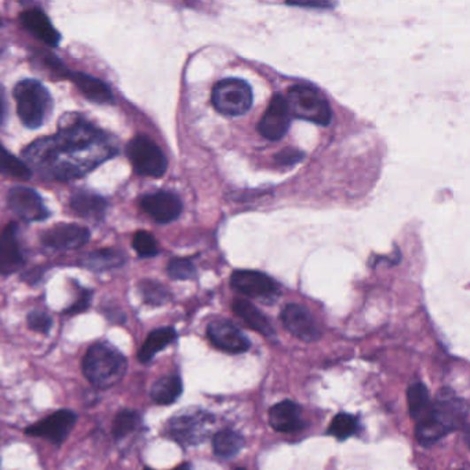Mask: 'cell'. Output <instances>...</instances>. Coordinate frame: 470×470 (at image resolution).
<instances>
[{
  "instance_id": "cell-1",
  "label": "cell",
  "mask_w": 470,
  "mask_h": 470,
  "mask_svg": "<svg viewBox=\"0 0 470 470\" xmlns=\"http://www.w3.org/2000/svg\"><path fill=\"white\" fill-rule=\"evenodd\" d=\"M42 178L69 181L81 178L118 155V148L104 131L78 113H66L58 131L39 138L22 152Z\"/></svg>"
},
{
  "instance_id": "cell-2",
  "label": "cell",
  "mask_w": 470,
  "mask_h": 470,
  "mask_svg": "<svg viewBox=\"0 0 470 470\" xmlns=\"http://www.w3.org/2000/svg\"><path fill=\"white\" fill-rule=\"evenodd\" d=\"M126 370L127 358L110 343H94L83 358L84 375L101 389L115 387L125 377Z\"/></svg>"
},
{
  "instance_id": "cell-3",
  "label": "cell",
  "mask_w": 470,
  "mask_h": 470,
  "mask_svg": "<svg viewBox=\"0 0 470 470\" xmlns=\"http://www.w3.org/2000/svg\"><path fill=\"white\" fill-rule=\"evenodd\" d=\"M17 112L26 127H41L53 110V98L41 81L27 79L17 83L14 89Z\"/></svg>"
},
{
  "instance_id": "cell-4",
  "label": "cell",
  "mask_w": 470,
  "mask_h": 470,
  "mask_svg": "<svg viewBox=\"0 0 470 470\" xmlns=\"http://www.w3.org/2000/svg\"><path fill=\"white\" fill-rule=\"evenodd\" d=\"M287 105L293 116L319 126H328L333 118L327 100L316 89L297 84L287 94Z\"/></svg>"
},
{
  "instance_id": "cell-5",
  "label": "cell",
  "mask_w": 470,
  "mask_h": 470,
  "mask_svg": "<svg viewBox=\"0 0 470 470\" xmlns=\"http://www.w3.org/2000/svg\"><path fill=\"white\" fill-rule=\"evenodd\" d=\"M212 105L225 116L244 115L252 105V90L242 79H222L212 89Z\"/></svg>"
},
{
  "instance_id": "cell-6",
  "label": "cell",
  "mask_w": 470,
  "mask_h": 470,
  "mask_svg": "<svg viewBox=\"0 0 470 470\" xmlns=\"http://www.w3.org/2000/svg\"><path fill=\"white\" fill-rule=\"evenodd\" d=\"M214 422L209 412H182L168 420L166 433L178 444L197 445L209 437Z\"/></svg>"
},
{
  "instance_id": "cell-7",
  "label": "cell",
  "mask_w": 470,
  "mask_h": 470,
  "mask_svg": "<svg viewBox=\"0 0 470 470\" xmlns=\"http://www.w3.org/2000/svg\"><path fill=\"white\" fill-rule=\"evenodd\" d=\"M135 173L145 177L160 178L167 172V159L158 145L147 135H137L126 148Z\"/></svg>"
},
{
  "instance_id": "cell-8",
  "label": "cell",
  "mask_w": 470,
  "mask_h": 470,
  "mask_svg": "<svg viewBox=\"0 0 470 470\" xmlns=\"http://www.w3.org/2000/svg\"><path fill=\"white\" fill-rule=\"evenodd\" d=\"M232 287L242 296L272 303L281 294L279 284L268 274L257 271H236L232 274Z\"/></svg>"
},
{
  "instance_id": "cell-9",
  "label": "cell",
  "mask_w": 470,
  "mask_h": 470,
  "mask_svg": "<svg viewBox=\"0 0 470 470\" xmlns=\"http://www.w3.org/2000/svg\"><path fill=\"white\" fill-rule=\"evenodd\" d=\"M75 412L69 410H59L53 412L44 420H39L36 424L27 428L26 433L32 437H43L53 443L54 445H61L68 439L69 433L72 432L76 424Z\"/></svg>"
},
{
  "instance_id": "cell-10",
  "label": "cell",
  "mask_w": 470,
  "mask_h": 470,
  "mask_svg": "<svg viewBox=\"0 0 470 470\" xmlns=\"http://www.w3.org/2000/svg\"><path fill=\"white\" fill-rule=\"evenodd\" d=\"M9 207L19 220L26 222H41L49 219V210L38 192L31 188L14 187L7 196Z\"/></svg>"
},
{
  "instance_id": "cell-11",
  "label": "cell",
  "mask_w": 470,
  "mask_h": 470,
  "mask_svg": "<svg viewBox=\"0 0 470 470\" xmlns=\"http://www.w3.org/2000/svg\"><path fill=\"white\" fill-rule=\"evenodd\" d=\"M290 125L291 113L286 98L281 94H274L264 116L259 120V135L266 140H281L290 128Z\"/></svg>"
},
{
  "instance_id": "cell-12",
  "label": "cell",
  "mask_w": 470,
  "mask_h": 470,
  "mask_svg": "<svg viewBox=\"0 0 470 470\" xmlns=\"http://www.w3.org/2000/svg\"><path fill=\"white\" fill-rule=\"evenodd\" d=\"M281 319L284 327L304 343H316L320 338L321 333L315 318L303 305L289 304L281 311Z\"/></svg>"
},
{
  "instance_id": "cell-13",
  "label": "cell",
  "mask_w": 470,
  "mask_h": 470,
  "mask_svg": "<svg viewBox=\"0 0 470 470\" xmlns=\"http://www.w3.org/2000/svg\"><path fill=\"white\" fill-rule=\"evenodd\" d=\"M90 240L88 227L76 224H57L42 235V243L61 251H71L83 247Z\"/></svg>"
},
{
  "instance_id": "cell-14",
  "label": "cell",
  "mask_w": 470,
  "mask_h": 470,
  "mask_svg": "<svg viewBox=\"0 0 470 470\" xmlns=\"http://www.w3.org/2000/svg\"><path fill=\"white\" fill-rule=\"evenodd\" d=\"M207 335L220 351L231 355L247 352L251 348L249 338L229 320H215L210 323Z\"/></svg>"
},
{
  "instance_id": "cell-15",
  "label": "cell",
  "mask_w": 470,
  "mask_h": 470,
  "mask_svg": "<svg viewBox=\"0 0 470 470\" xmlns=\"http://www.w3.org/2000/svg\"><path fill=\"white\" fill-rule=\"evenodd\" d=\"M432 417L436 418L450 433L462 424L466 425L467 405L458 399L451 389H442L436 402L432 403Z\"/></svg>"
},
{
  "instance_id": "cell-16",
  "label": "cell",
  "mask_w": 470,
  "mask_h": 470,
  "mask_svg": "<svg viewBox=\"0 0 470 470\" xmlns=\"http://www.w3.org/2000/svg\"><path fill=\"white\" fill-rule=\"evenodd\" d=\"M141 207L150 215V219L159 224L175 221L182 212V203L180 197L167 190L145 195L141 199Z\"/></svg>"
},
{
  "instance_id": "cell-17",
  "label": "cell",
  "mask_w": 470,
  "mask_h": 470,
  "mask_svg": "<svg viewBox=\"0 0 470 470\" xmlns=\"http://www.w3.org/2000/svg\"><path fill=\"white\" fill-rule=\"evenodd\" d=\"M19 232V225L10 222L0 235V274L4 276L16 274L26 262Z\"/></svg>"
},
{
  "instance_id": "cell-18",
  "label": "cell",
  "mask_w": 470,
  "mask_h": 470,
  "mask_svg": "<svg viewBox=\"0 0 470 470\" xmlns=\"http://www.w3.org/2000/svg\"><path fill=\"white\" fill-rule=\"evenodd\" d=\"M269 424L281 433H296L305 425L301 417V407L291 400L277 403L269 410Z\"/></svg>"
},
{
  "instance_id": "cell-19",
  "label": "cell",
  "mask_w": 470,
  "mask_h": 470,
  "mask_svg": "<svg viewBox=\"0 0 470 470\" xmlns=\"http://www.w3.org/2000/svg\"><path fill=\"white\" fill-rule=\"evenodd\" d=\"M22 26L26 27L34 36L49 44V46H58L61 41V35L54 28L50 19L39 9L27 10L19 16Z\"/></svg>"
},
{
  "instance_id": "cell-20",
  "label": "cell",
  "mask_w": 470,
  "mask_h": 470,
  "mask_svg": "<svg viewBox=\"0 0 470 470\" xmlns=\"http://www.w3.org/2000/svg\"><path fill=\"white\" fill-rule=\"evenodd\" d=\"M66 76L89 101L103 104V105L113 103L112 91L100 79L83 73V72H68Z\"/></svg>"
},
{
  "instance_id": "cell-21",
  "label": "cell",
  "mask_w": 470,
  "mask_h": 470,
  "mask_svg": "<svg viewBox=\"0 0 470 470\" xmlns=\"http://www.w3.org/2000/svg\"><path fill=\"white\" fill-rule=\"evenodd\" d=\"M71 209L83 219L101 221L105 217L108 202L90 190H78L72 195Z\"/></svg>"
},
{
  "instance_id": "cell-22",
  "label": "cell",
  "mask_w": 470,
  "mask_h": 470,
  "mask_svg": "<svg viewBox=\"0 0 470 470\" xmlns=\"http://www.w3.org/2000/svg\"><path fill=\"white\" fill-rule=\"evenodd\" d=\"M234 312L251 330L262 334L266 338H271V336L274 335V327H272L268 318L257 306L252 305L246 299H236L234 303Z\"/></svg>"
},
{
  "instance_id": "cell-23",
  "label": "cell",
  "mask_w": 470,
  "mask_h": 470,
  "mask_svg": "<svg viewBox=\"0 0 470 470\" xmlns=\"http://www.w3.org/2000/svg\"><path fill=\"white\" fill-rule=\"evenodd\" d=\"M175 338H177V333L173 327L158 328V330L152 331L138 353L141 363H148V361L152 360L160 351L174 343Z\"/></svg>"
},
{
  "instance_id": "cell-24",
  "label": "cell",
  "mask_w": 470,
  "mask_h": 470,
  "mask_svg": "<svg viewBox=\"0 0 470 470\" xmlns=\"http://www.w3.org/2000/svg\"><path fill=\"white\" fill-rule=\"evenodd\" d=\"M182 393V381L178 375H167L153 383L150 397L156 405H170L177 402Z\"/></svg>"
},
{
  "instance_id": "cell-25",
  "label": "cell",
  "mask_w": 470,
  "mask_h": 470,
  "mask_svg": "<svg viewBox=\"0 0 470 470\" xmlns=\"http://www.w3.org/2000/svg\"><path fill=\"white\" fill-rule=\"evenodd\" d=\"M123 262H125V256L115 249L97 250L81 259V265L94 272L110 271V269L122 266Z\"/></svg>"
},
{
  "instance_id": "cell-26",
  "label": "cell",
  "mask_w": 470,
  "mask_h": 470,
  "mask_svg": "<svg viewBox=\"0 0 470 470\" xmlns=\"http://www.w3.org/2000/svg\"><path fill=\"white\" fill-rule=\"evenodd\" d=\"M408 408L415 422L427 420L432 414V402L424 383H414L407 392Z\"/></svg>"
},
{
  "instance_id": "cell-27",
  "label": "cell",
  "mask_w": 470,
  "mask_h": 470,
  "mask_svg": "<svg viewBox=\"0 0 470 470\" xmlns=\"http://www.w3.org/2000/svg\"><path fill=\"white\" fill-rule=\"evenodd\" d=\"M244 447L242 435L231 429H224L215 435L212 439V450L220 458H232L239 454Z\"/></svg>"
},
{
  "instance_id": "cell-28",
  "label": "cell",
  "mask_w": 470,
  "mask_h": 470,
  "mask_svg": "<svg viewBox=\"0 0 470 470\" xmlns=\"http://www.w3.org/2000/svg\"><path fill=\"white\" fill-rule=\"evenodd\" d=\"M0 174L19 178V180H29L32 177V170L26 162H22L21 159L12 155L0 143Z\"/></svg>"
},
{
  "instance_id": "cell-29",
  "label": "cell",
  "mask_w": 470,
  "mask_h": 470,
  "mask_svg": "<svg viewBox=\"0 0 470 470\" xmlns=\"http://www.w3.org/2000/svg\"><path fill=\"white\" fill-rule=\"evenodd\" d=\"M447 433L449 430L445 429L436 418L432 417V414L427 420L418 422L417 428H415V437H417L418 443L424 447H430V445L439 442Z\"/></svg>"
},
{
  "instance_id": "cell-30",
  "label": "cell",
  "mask_w": 470,
  "mask_h": 470,
  "mask_svg": "<svg viewBox=\"0 0 470 470\" xmlns=\"http://www.w3.org/2000/svg\"><path fill=\"white\" fill-rule=\"evenodd\" d=\"M140 424V415L133 410H122L116 415L112 424V436L115 440L125 439L131 432H135Z\"/></svg>"
},
{
  "instance_id": "cell-31",
  "label": "cell",
  "mask_w": 470,
  "mask_h": 470,
  "mask_svg": "<svg viewBox=\"0 0 470 470\" xmlns=\"http://www.w3.org/2000/svg\"><path fill=\"white\" fill-rule=\"evenodd\" d=\"M358 429V424L356 417L343 412V414H338L334 418L330 429H328V435L338 440H346L353 436Z\"/></svg>"
},
{
  "instance_id": "cell-32",
  "label": "cell",
  "mask_w": 470,
  "mask_h": 470,
  "mask_svg": "<svg viewBox=\"0 0 470 470\" xmlns=\"http://www.w3.org/2000/svg\"><path fill=\"white\" fill-rule=\"evenodd\" d=\"M141 296L148 305H165L170 299V294L166 290L165 286L152 281H145L140 284Z\"/></svg>"
},
{
  "instance_id": "cell-33",
  "label": "cell",
  "mask_w": 470,
  "mask_h": 470,
  "mask_svg": "<svg viewBox=\"0 0 470 470\" xmlns=\"http://www.w3.org/2000/svg\"><path fill=\"white\" fill-rule=\"evenodd\" d=\"M133 247L141 258H150V257H156L159 254L158 242L150 232L138 231L133 239Z\"/></svg>"
},
{
  "instance_id": "cell-34",
  "label": "cell",
  "mask_w": 470,
  "mask_h": 470,
  "mask_svg": "<svg viewBox=\"0 0 470 470\" xmlns=\"http://www.w3.org/2000/svg\"><path fill=\"white\" fill-rule=\"evenodd\" d=\"M167 274L174 281H190L196 276V268L189 259L174 258L168 264Z\"/></svg>"
},
{
  "instance_id": "cell-35",
  "label": "cell",
  "mask_w": 470,
  "mask_h": 470,
  "mask_svg": "<svg viewBox=\"0 0 470 470\" xmlns=\"http://www.w3.org/2000/svg\"><path fill=\"white\" fill-rule=\"evenodd\" d=\"M28 326L35 333L47 334L51 330L53 320H51L50 316L47 315L46 312L34 311L29 313Z\"/></svg>"
},
{
  "instance_id": "cell-36",
  "label": "cell",
  "mask_w": 470,
  "mask_h": 470,
  "mask_svg": "<svg viewBox=\"0 0 470 470\" xmlns=\"http://www.w3.org/2000/svg\"><path fill=\"white\" fill-rule=\"evenodd\" d=\"M91 304V291L84 290L81 291V297H79L78 301H76L71 308L66 309L65 313L68 315H78L81 312L88 311L89 306Z\"/></svg>"
},
{
  "instance_id": "cell-37",
  "label": "cell",
  "mask_w": 470,
  "mask_h": 470,
  "mask_svg": "<svg viewBox=\"0 0 470 470\" xmlns=\"http://www.w3.org/2000/svg\"><path fill=\"white\" fill-rule=\"evenodd\" d=\"M304 153L296 150H286L276 156L277 162L281 165H296L299 160L303 159Z\"/></svg>"
},
{
  "instance_id": "cell-38",
  "label": "cell",
  "mask_w": 470,
  "mask_h": 470,
  "mask_svg": "<svg viewBox=\"0 0 470 470\" xmlns=\"http://www.w3.org/2000/svg\"><path fill=\"white\" fill-rule=\"evenodd\" d=\"M6 115H7L6 97H4V88H0V126L4 125V120H6Z\"/></svg>"
},
{
  "instance_id": "cell-39",
  "label": "cell",
  "mask_w": 470,
  "mask_h": 470,
  "mask_svg": "<svg viewBox=\"0 0 470 470\" xmlns=\"http://www.w3.org/2000/svg\"><path fill=\"white\" fill-rule=\"evenodd\" d=\"M174 470H190L189 469V465H181V466H178L177 469H174Z\"/></svg>"
},
{
  "instance_id": "cell-40",
  "label": "cell",
  "mask_w": 470,
  "mask_h": 470,
  "mask_svg": "<svg viewBox=\"0 0 470 470\" xmlns=\"http://www.w3.org/2000/svg\"><path fill=\"white\" fill-rule=\"evenodd\" d=\"M236 470H246V469H243V467H237Z\"/></svg>"
},
{
  "instance_id": "cell-41",
  "label": "cell",
  "mask_w": 470,
  "mask_h": 470,
  "mask_svg": "<svg viewBox=\"0 0 470 470\" xmlns=\"http://www.w3.org/2000/svg\"><path fill=\"white\" fill-rule=\"evenodd\" d=\"M143 470H152V469H150V467H145V469Z\"/></svg>"
},
{
  "instance_id": "cell-42",
  "label": "cell",
  "mask_w": 470,
  "mask_h": 470,
  "mask_svg": "<svg viewBox=\"0 0 470 470\" xmlns=\"http://www.w3.org/2000/svg\"><path fill=\"white\" fill-rule=\"evenodd\" d=\"M0 27H2V19H0Z\"/></svg>"
}]
</instances>
